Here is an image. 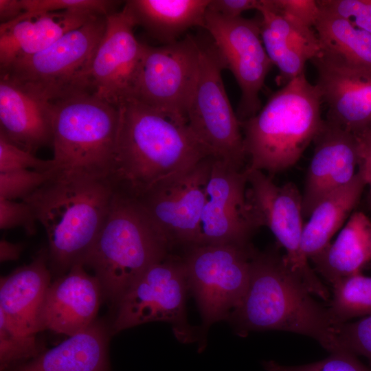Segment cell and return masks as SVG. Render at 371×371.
<instances>
[{"label":"cell","mask_w":371,"mask_h":371,"mask_svg":"<svg viewBox=\"0 0 371 371\" xmlns=\"http://www.w3.org/2000/svg\"><path fill=\"white\" fill-rule=\"evenodd\" d=\"M119 107L120 127L109 177L115 191L137 199L212 157L188 124L134 98Z\"/></svg>","instance_id":"obj_1"},{"label":"cell","mask_w":371,"mask_h":371,"mask_svg":"<svg viewBox=\"0 0 371 371\" xmlns=\"http://www.w3.org/2000/svg\"><path fill=\"white\" fill-rule=\"evenodd\" d=\"M284 256L254 251L247 291L227 321L237 335L283 330L310 337L328 352L339 350L328 308L318 303Z\"/></svg>","instance_id":"obj_2"},{"label":"cell","mask_w":371,"mask_h":371,"mask_svg":"<svg viewBox=\"0 0 371 371\" xmlns=\"http://www.w3.org/2000/svg\"><path fill=\"white\" fill-rule=\"evenodd\" d=\"M114 193L108 178L58 168L23 200L45 230L54 269L67 272L83 263L108 216Z\"/></svg>","instance_id":"obj_3"},{"label":"cell","mask_w":371,"mask_h":371,"mask_svg":"<svg viewBox=\"0 0 371 371\" xmlns=\"http://www.w3.org/2000/svg\"><path fill=\"white\" fill-rule=\"evenodd\" d=\"M322 103L304 72L273 93L254 116L240 122L246 168L271 177L293 166L322 124Z\"/></svg>","instance_id":"obj_4"},{"label":"cell","mask_w":371,"mask_h":371,"mask_svg":"<svg viewBox=\"0 0 371 371\" xmlns=\"http://www.w3.org/2000/svg\"><path fill=\"white\" fill-rule=\"evenodd\" d=\"M172 249L137 200L115 190L108 216L82 264L93 271L102 292L117 304Z\"/></svg>","instance_id":"obj_5"},{"label":"cell","mask_w":371,"mask_h":371,"mask_svg":"<svg viewBox=\"0 0 371 371\" xmlns=\"http://www.w3.org/2000/svg\"><path fill=\"white\" fill-rule=\"evenodd\" d=\"M52 111V146L57 168L109 179L120 107L91 91H82L53 101Z\"/></svg>","instance_id":"obj_6"},{"label":"cell","mask_w":371,"mask_h":371,"mask_svg":"<svg viewBox=\"0 0 371 371\" xmlns=\"http://www.w3.org/2000/svg\"><path fill=\"white\" fill-rule=\"evenodd\" d=\"M106 21V16H95L45 49L15 61L0 74L50 102L92 92L89 70Z\"/></svg>","instance_id":"obj_7"},{"label":"cell","mask_w":371,"mask_h":371,"mask_svg":"<svg viewBox=\"0 0 371 371\" xmlns=\"http://www.w3.org/2000/svg\"><path fill=\"white\" fill-rule=\"evenodd\" d=\"M199 43V71L187 109V124L210 156L245 169L240 122L222 79L225 65L210 38Z\"/></svg>","instance_id":"obj_8"},{"label":"cell","mask_w":371,"mask_h":371,"mask_svg":"<svg viewBox=\"0 0 371 371\" xmlns=\"http://www.w3.org/2000/svg\"><path fill=\"white\" fill-rule=\"evenodd\" d=\"M255 248L247 244H201L186 247L189 291L194 297L204 335L213 324L228 320L249 285Z\"/></svg>","instance_id":"obj_9"},{"label":"cell","mask_w":371,"mask_h":371,"mask_svg":"<svg viewBox=\"0 0 371 371\" xmlns=\"http://www.w3.org/2000/svg\"><path fill=\"white\" fill-rule=\"evenodd\" d=\"M188 291L182 257L170 253L146 269L119 300L113 331L118 333L150 322H165L170 324L180 342L201 339V329H195L187 321Z\"/></svg>","instance_id":"obj_10"},{"label":"cell","mask_w":371,"mask_h":371,"mask_svg":"<svg viewBox=\"0 0 371 371\" xmlns=\"http://www.w3.org/2000/svg\"><path fill=\"white\" fill-rule=\"evenodd\" d=\"M199 66V40L192 36L158 47L143 43L131 98L187 124Z\"/></svg>","instance_id":"obj_11"},{"label":"cell","mask_w":371,"mask_h":371,"mask_svg":"<svg viewBox=\"0 0 371 371\" xmlns=\"http://www.w3.org/2000/svg\"><path fill=\"white\" fill-rule=\"evenodd\" d=\"M246 198L256 229H270L286 251L284 256L292 271L308 291L328 301L330 294L310 266L301 249L303 223L302 194L297 186L288 182L276 184L264 172L246 168Z\"/></svg>","instance_id":"obj_12"},{"label":"cell","mask_w":371,"mask_h":371,"mask_svg":"<svg viewBox=\"0 0 371 371\" xmlns=\"http://www.w3.org/2000/svg\"><path fill=\"white\" fill-rule=\"evenodd\" d=\"M203 28L240 89V122L254 116L262 108L260 92L273 65L262 43L259 16L227 18L207 10Z\"/></svg>","instance_id":"obj_13"},{"label":"cell","mask_w":371,"mask_h":371,"mask_svg":"<svg viewBox=\"0 0 371 371\" xmlns=\"http://www.w3.org/2000/svg\"><path fill=\"white\" fill-rule=\"evenodd\" d=\"M212 161L207 157L136 199L172 248L202 243L201 219Z\"/></svg>","instance_id":"obj_14"},{"label":"cell","mask_w":371,"mask_h":371,"mask_svg":"<svg viewBox=\"0 0 371 371\" xmlns=\"http://www.w3.org/2000/svg\"><path fill=\"white\" fill-rule=\"evenodd\" d=\"M247 188L246 168L213 157L201 219V244L249 243L257 229L247 202Z\"/></svg>","instance_id":"obj_15"},{"label":"cell","mask_w":371,"mask_h":371,"mask_svg":"<svg viewBox=\"0 0 371 371\" xmlns=\"http://www.w3.org/2000/svg\"><path fill=\"white\" fill-rule=\"evenodd\" d=\"M327 120L359 135L371 127V67L323 52L311 60Z\"/></svg>","instance_id":"obj_16"},{"label":"cell","mask_w":371,"mask_h":371,"mask_svg":"<svg viewBox=\"0 0 371 371\" xmlns=\"http://www.w3.org/2000/svg\"><path fill=\"white\" fill-rule=\"evenodd\" d=\"M135 26L124 8L106 16L105 32L89 70L91 91L117 106L132 97L142 56L143 43L135 36Z\"/></svg>","instance_id":"obj_17"},{"label":"cell","mask_w":371,"mask_h":371,"mask_svg":"<svg viewBox=\"0 0 371 371\" xmlns=\"http://www.w3.org/2000/svg\"><path fill=\"white\" fill-rule=\"evenodd\" d=\"M313 142L314 152L302 194L304 218H308L328 194L352 179L359 162L357 137L327 120Z\"/></svg>","instance_id":"obj_18"},{"label":"cell","mask_w":371,"mask_h":371,"mask_svg":"<svg viewBox=\"0 0 371 371\" xmlns=\"http://www.w3.org/2000/svg\"><path fill=\"white\" fill-rule=\"evenodd\" d=\"M52 284L40 313L41 328L71 336L94 322L102 289L98 279L78 263Z\"/></svg>","instance_id":"obj_19"},{"label":"cell","mask_w":371,"mask_h":371,"mask_svg":"<svg viewBox=\"0 0 371 371\" xmlns=\"http://www.w3.org/2000/svg\"><path fill=\"white\" fill-rule=\"evenodd\" d=\"M52 102L0 75V131L10 141L32 154L52 146Z\"/></svg>","instance_id":"obj_20"},{"label":"cell","mask_w":371,"mask_h":371,"mask_svg":"<svg viewBox=\"0 0 371 371\" xmlns=\"http://www.w3.org/2000/svg\"><path fill=\"white\" fill-rule=\"evenodd\" d=\"M82 12H25L0 24V70L41 52L95 16Z\"/></svg>","instance_id":"obj_21"},{"label":"cell","mask_w":371,"mask_h":371,"mask_svg":"<svg viewBox=\"0 0 371 371\" xmlns=\"http://www.w3.org/2000/svg\"><path fill=\"white\" fill-rule=\"evenodd\" d=\"M258 11L263 45L280 71L276 81L285 85L304 72L306 61L320 53L318 36L312 27L269 10L262 0Z\"/></svg>","instance_id":"obj_22"},{"label":"cell","mask_w":371,"mask_h":371,"mask_svg":"<svg viewBox=\"0 0 371 371\" xmlns=\"http://www.w3.org/2000/svg\"><path fill=\"white\" fill-rule=\"evenodd\" d=\"M48 259L42 251L30 264L1 279L0 315L25 335L36 336L42 330L40 313L50 284Z\"/></svg>","instance_id":"obj_23"},{"label":"cell","mask_w":371,"mask_h":371,"mask_svg":"<svg viewBox=\"0 0 371 371\" xmlns=\"http://www.w3.org/2000/svg\"><path fill=\"white\" fill-rule=\"evenodd\" d=\"M210 0H128L124 8L163 45L174 43L193 27L204 26Z\"/></svg>","instance_id":"obj_24"},{"label":"cell","mask_w":371,"mask_h":371,"mask_svg":"<svg viewBox=\"0 0 371 371\" xmlns=\"http://www.w3.org/2000/svg\"><path fill=\"white\" fill-rule=\"evenodd\" d=\"M310 260L331 284L360 273L371 260V221L361 212L352 213L335 240Z\"/></svg>","instance_id":"obj_25"},{"label":"cell","mask_w":371,"mask_h":371,"mask_svg":"<svg viewBox=\"0 0 371 371\" xmlns=\"http://www.w3.org/2000/svg\"><path fill=\"white\" fill-rule=\"evenodd\" d=\"M107 337L94 322L14 371H107Z\"/></svg>","instance_id":"obj_26"},{"label":"cell","mask_w":371,"mask_h":371,"mask_svg":"<svg viewBox=\"0 0 371 371\" xmlns=\"http://www.w3.org/2000/svg\"><path fill=\"white\" fill-rule=\"evenodd\" d=\"M366 186L362 173L357 170L349 183L328 194L315 206L304 225L301 240L302 254L308 260L330 243L357 205Z\"/></svg>","instance_id":"obj_27"},{"label":"cell","mask_w":371,"mask_h":371,"mask_svg":"<svg viewBox=\"0 0 371 371\" xmlns=\"http://www.w3.org/2000/svg\"><path fill=\"white\" fill-rule=\"evenodd\" d=\"M321 50L371 67V34L320 10L314 25Z\"/></svg>","instance_id":"obj_28"},{"label":"cell","mask_w":371,"mask_h":371,"mask_svg":"<svg viewBox=\"0 0 371 371\" xmlns=\"http://www.w3.org/2000/svg\"><path fill=\"white\" fill-rule=\"evenodd\" d=\"M332 286L328 310L335 325L371 315V277L358 273L344 278Z\"/></svg>","instance_id":"obj_29"},{"label":"cell","mask_w":371,"mask_h":371,"mask_svg":"<svg viewBox=\"0 0 371 371\" xmlns=\"http://www.w3.org/2000/svg\"><path fill=\"white\" fill-rule=\"evenodd\" d=\"M58 170L55 168L47 171L19 170L0 172V198L23 201L51 179Z\"/></svg>","instance_id":"obj_30"},{"label":"cell","mask_w":371,"mask_h":371,"mask_svg":"<svg viewBox=\"0 0 371 371\" xmlns=\"http://www.w3.org/2000/svg\"><path fill=\"white\" fill-rule=\"evenodd\" d=\"M38 351L36 336L25 335L13 329L0 315L1 370H5L19 361L36 357Z\"/></svg>","instance_id":"obj_31"},{"label":"cell","mask_w":371,"mask_h":371,"mask_svg":"<svg viewBox=\"0 0 371 371\" xmlns=\"http://www.w3.org/2000/svg\"><path fill=\"white\" fill-rule=\"evenodd\" d=\"M263 367L267 371H371L357 356L344 350L330 352L326 359L314 363L286 366L268 361L263 363Z\"/></svg>","instance_id":"obj_32"},{"label":"cell","mask_w":371,"mask_h":371,"mask_svg":"<svg viewBox=\"0 0 371 371\" xmlns=\"http://www.w3.org/2000/svg\"><path fill=\"white\" fill-rule=\"evenodd\" d=\"M25 12H82L108 16L122 1L112 0H22Z\"/></svg>","instance_id":"obj_33"},{"label":"cell","mask_w":371,"mask_h":371,"mask_svg":"<svg viewBox=\"0 0 371 371\" xmlns=\"http://www.w3.org/2000/svg\"><path fill=\"white\" fill-rule=\"evenodd\" d=\"M335 334L339 350L363 357L371 368V315L335 325Z\"/></svg>","instance_id":"obj_34"},{"label":"cell","mask_w":371,"mask_h":371,"mask_svg":"<svg viewBox=\"0 0 371 371\" xmlns=\"http://www.w3.org/2000/svg\"><path fill=\"white\" fill-rule=\"evenodd\" d=\"M57 168L54 159L45 160L10 141L0 131V172L32 168L37 171H47Z\"/></svg>","instance_id":"obj_35"},{"label":"cell","mask_w":371,"mask_h":371,"mask_svg":"<svg viewBox=\"0 0 371 371\" xmlns=\"http://www.w3.org/2000/svg\"><path fill=\"white\" fill-rule=\"evenodd\" d=\"M319 9L343 19L371 34V1L361 0L317 1Z\"/></svg>","instance_id":"obj_36"},{"label":"cell","mask_w":371,"mask_h":371,"mask_svg":"<svg viewBox=\"0 0 371 371\" xmlns=\"http://www.w3.org/2000/svg\"><path fill=\"white\" fill-rule=\"evenodd\" d=\"M37 219L32 206L25 201L16 202L0 198V228L22 227L28 235L36 232Z\"/></svg>","instance_id":"obj_37"},{"label":"cell","mask_w":371,"mask_h":371,"mask_svg":"<svg viewBox=\"0 0 371 371\" xmlns=\"http://www.w3.org/2000/svg\"><path fill=\"white\" fill-rule=\"evenodd\" d=\"M262 2L269 10L310 27H314L320 13L317 1L314 0H262Z\"/></svg>","instance_id":"obj_38"},{"label":"cell","mask_w":371,"mask_h":371,"mask_svg":"<svg viewBox=\"0 0 371 371\" xmlns=\"http://www.w3.org/2000/svg\"><path fill=\"white\" fill-rule=\"evenodd\" d=\"M260 0H210L207 10L227 18L241 16L249 10H258Z\"/></svg>","instance_id":"obj_39"},{"label":"cell","mask_w":371,"mask_h":371,"mask_svg":"<svg viewBox=\"0 0 371 371\" xmlns=\"http://www.w3.org/2000/svg\"><path fill=\"white\" fill-rule=\"evenodd\" d=\"M359 142L358 170L360 171L369 186L368 196L371 208V127L363 133L356 135Z\"/></svg>","instance_id":"obj_40"},{"label":"cell","mask_w":371,"mask_h":371,"mask_svg":"<svg viewBox=\"0 0 371 371\" xmlns=\"http://www.w3.org/2000/svg\"><path fill=\"white\" fill-rule=\"evenodd\" d=\"M25 12L22 0H0L1 24L10 22Z\"/></svg>","instance_id":"obj_41"},{"label":"cell","mask_w":371,"mask_h":371,"mask_svg":"<svg viewBox=\"0 0 371 371\" xmlns=\"http://www.w3.org/2000/svg\"><path fill=\"white\" fill-rule=\"evenodd\" d=\"M21 243H12L4 238L0 241V260L1 262L17 260L23 250Z\"/></svg>","instance_id":"obj_42"}]
</instances>
